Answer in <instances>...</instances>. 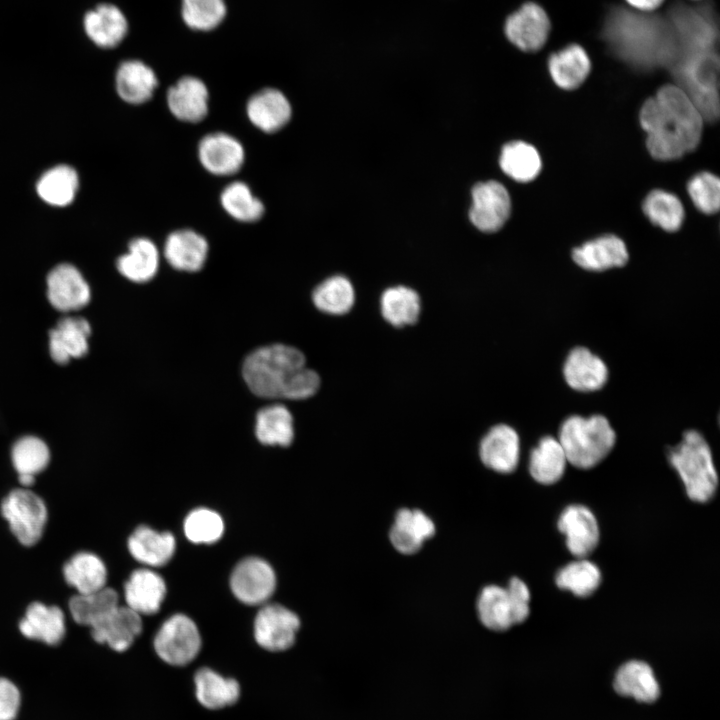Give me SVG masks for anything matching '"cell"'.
<instances>
[{
  "mask_svg": "<svg viewBox=\"0 0 720 720\" xmlns=\"http://www.w3.org/2000/svg\"><path fill=\"white\" fill-rule=\"evenodd\" d=\"M704 118L678 85L662 86L640 110V124L647 133V148L658 160H674L694 150L700 142Z\"/></svg>",
  "mask_w": 720,
  "mask_h": 720,
  "instance_id": "1",
  "label": "cell"
},
{
  "mask_svg": "<svg viewBox=\"0 0 720 720\" xmlns=\"http://www.w3.org/2000/svg\"><path fill=\"white\" fill-rule=\"evenodd\" d=\"M602 37L617 56L639 67L672 65L678 52L668 18L639 14L623 7L609 10Z\"/></svg>",
  "mask_w": 720,
  "mask_h": 720,
  "instance_id": "2",
  "label": "cell"
},
{
  "mask_svg": "<svg viewBox=\"0 0 720 720\" xmlns=\"http://www.w3.org/2000/svg\"><path fill=\"white\" fill-rule=\"evenodd\" d=\"M249 389L263 398L304 400L321 384L319 374L307 367L304 354L293 346L273 344L251 352L242 365Z\"/></svg>",
  "mask_w": 720,
  "mask_h": 720,
  "instance_id": "3",
  "label": "cell"
},
{
  "mask_svg": "<svg viewBox=\"0 0 720 720\" xmlns=\"http://www.w3.org/2000/svg\"><path fill=\"white\" fill-rule=\"evenodd\" d=\"M560 442L568 463L579 469H589L600 463L613 449L616 433L602 415L566 418L559 430Z\"/></svg>",
  "mask_w": 720,
  "mask_h": 720,
  "instance_id": "4",
  "label": "cell"
},
{
  "mask_svg": "<svg viewBox=\"0 0 720 720\" xmlns=\"http://www.w3.org/2000/svg\"><path fill=\"white\" fill-rule=\"evenodd\" d=\"M668 459L691 500L705 503L712 499L718 487V475L711 449L698 431H686L681 442L670 449Z\"/></svg>",
  "mask_w": 720,
  "mask_h": 720,
  "instance_id": "5",
  "label": "cell"
},
{
  "mask_svg": "<svg viewBox=\"0 0 720 720\" xmlns=\"http://www.w3.org/2000/svg\"><path fill=\"white\" fill-rule=\"evenodd\" d=\"M718 56L714 49L679 51L673 70L704 120L718 117Z\"/></svg>",
  "mask_w": 720,
  "mask_h": 720,
  "instance_id": "6",
  "label": "cell"
},
{
  "mask_svg": "<svg viewBox=\"0 0 720 720\" xmlns=\"http://www.w3.org/2000/svg\"><path fill=\"white\" fill-rule=\"evenodd\" d=\"M529 603L528 586L521 579L513 577L507 587L485 586L477 599V613L487 629L501 632L528 618Z\"/></svg>",
  "mask_w": 720,
  "mask_h": 720,
  "instance_id": "7",
  "label": "cell"
},
{
  "mask_svg": "<svg viewBox=\"0 0 720 720\" xmlns=\"http://www.w3.org/2000/svg\"><path fill=\"white\" fill-rule=\"evenodd\" d=\"M1 514L22 545L30 547L41 539L48 512L42 498L33 491L12 490L1 503Z\"/></svg>",
  "mask_w": 720,
  "mask_h": 720,
  "instance_id": "8",
  "label": "cell"
},
{
  "mask_svg": "<svg viewBox=\"0 0 720 720\" xmlns=\"http://www.w3.org/2000/svg\"><path fill=\"white\" fill-rule=\"evenodd\" d=\"M201 636L194 621L184 614H175L163 622L154 636L153 646L166 664L183 667L191 663L201 650Z\"/></svg>",
  "mask_w": 720,
  "mask_h": 720,
  "instance_id": "9",
  "label": "cell"
},
{
  "mask_svg": "<svg viewBox=\"0 0 720 720\" xmlns=\"http://www.w3.org/2000/svg\"><path fill=\"white\" fill-rule=\"evenodd\" d=\"M667 18L676 36L678 51L715 48L718 29L712 7L676 3Z\"/></svg>",
  "mask_w": 720,
  "mask_h": 720,
  "instance_id": "10",
  "label": "cell"
},
{
  "mask_svg": "<svg viewBox=\"0 0 720 720\" xmlns=\"http://www.w3.org/2000/svg\"><path fill=\"white\" fill-rule=\"evenodd\" d=\"M300 628L299 617L280 604H266L254 620V638L257 644L271 652L291 648Z\"/></svg>",
  "mask_w": 720,
  "mask_h": 720,
  "instance_id": "11",
  "label": "cell"
},
{
  "mask_svg": "<svg viewBox=\"0 0 720 720\" xmlns=\"http://www.w3.org/2000/svg\"><path fill=\"white\" fill-rule=\"evenodd\" d=\"M230 587L240 602L246 605H261L273 595L276 576L267 561L258 557H248L233 569Z\"/></svg>",
  "mask_w": 720,
  "mask_h": 720,
  "instance_id": "12",
  "label": "cell"
},
{
  "mask_svg": "<svg viewBox=\"0 0 720 720\" xmlns=\"http://www.w3.org/2000/svg\"><path fill=\"white\" fill-rule=\"evenodd\" d=\"M550 29L547 13L535 2L524 3L504 22V34L508 41L525 52L541 49L548 39Z\"/></svg>",
  "mask_w": 720,
  "mask_h": 720,
  "instance_id": "13",
  "label": "cell"
},
{
  "mask_svg": "<svg viewBox=\"0 0 720 720\" xmlns=\"http://www.w3.org/2000/svg\"><path fill=\"white\" fill-rule=\"evenodd\" d=\"M469 211L472 224L479 230L498 231L510 216L511 199L507 189L497 181L480 182L472 190Z\"/></svg>",
  "mask_w": 720,
  "mask_h": 720,
  "instance_id": "14",
  "label": "cell"
},
{
  "mask_svg": "<svg viewBox=\"0 0 720 720\" xmlns=\"http://www.w3.org/2000/svg\"><path fill=\"white\" fill-rule=\"evenodd\" d=\"M47 298L56 310L67 313L85 307L91 292L80 271L71 264L62 263L47 276Z\"/></svg>",
  "mask_w": 720,
  "mask_h": 720,
  "instance_id": "15",
  "label": "cell"
},
{
  "mask_svg": "<svg viewBox=\"0 0 720 720\" xmlns=\"http://www.w3.org/2000/svg\"><path fill=\"white\" fill-rule=\"evenodd\" d=\"M197 153L202 167L216 176H231L237 173L245 161L242 143L225 132L205 135L198 144Z\"/></svg>",
  "mask_w": 720,
  "mask_h": 720,
  "instance_id": "16",
  "label": "cell"
},
{
  "mask_svg": "<svg viewBox=\"0 0 720 720\" xmlns=\"http://www.w3.org/2000/svg\"><path fill=\"white\" fill-rule=\"evenodd\" d=\"M83 28L94 45L101 49H114L128 37L130 23L125 12L116 4L100 3L86 12Z\"/></svg>",
  "mask_w": 720,
  "mask_h": 720,
  "instance_id": "17",
  "label": "cell"
},
{
  "mask_svg": "<svg viewBox=\"0 0 720 720\" xmlns=\"http://www.w3.org/2000/svg\"><path fill=\"white\" fill-rule=\"evenodd\" d=\"M166 101L175 118L183 122L197 123L208 114L209 90L201 78L184 75L169 87Z\"/></svg>",
  "mask_w": 720,
  "mask_h": 720,
  "instance_id": "18",
  "label": "cell"
},
{
  "mask_svg": "<svg viewBox=\"0 0 720 720\" xmlns=\"http://www.w3.org/2000/svg\"><path fill=\"white\" fill-rule=\"evenodd\" d=\"M479 457L487 468L495 472H513L520 458V438L516 430L503 423L492 426L481 438Z\"/></svg>",
  "mask_w": 720,
  "mask_h": 720,
  "instance_id": "19",
  "label": "cell"
},
{
  "mask_svg": "<svg viewBox=\"0 0 720 720\" xmlns=\"http://www.w3.org/2000/svg\"><path fill=\"white\" fill-rule=\"evenodd\" d=\"M557 526L565 536L570 553L578 558L589 555L598 545L600 531L593 512L583 505H570L559 516Z\"/></svg>",
  "mask_w": 720,
  "mask_h": 720,
  "instance_id": "20",
  "label": "cell"
},
{
  "mask_svg": "<svg viewBox=\"0 0 720 720\" xmlns=\"http://www.w3.org/2000/svg\"><path fill=\"white\" fill-rule=\"evenodd\" d=\"M246 113L256 128L265 133H274L290 121L292 107L280 89L265 87L250 96Z\"/></svg>",
  "mask_w": 720,
  "mask_h": 720,
  "instance_id": "21",
  "label": "cell"
},
{
  "mask_svg": "<svg viewBox=\"0 0 720 720\" xmlns=\"http://www.w3.org/2000/svg\"><path fill=\"white\" fill-rule=\"evenodd\" d=\"M91 334L89 322L78 316H67L58 321L49 331V352L52 360L60 365L72 358H81L88 353V338Z\"/></svg>",
  "mask_w": 720,
  "mask_h": 720,
  "instance_id": "22",
  "label": "cell"
},
{
  "mask_svg": "<svg viewBox=\"0 0 720 720\" xmlns=\"http://www.w3.org/2000/svg\"><path fill=\"white\" fill-rule=\"evenodd\" d=\"M158 84L156 71L141 59H126L117 67L115 88L119 97L129 104L149 101Z\"/></svg>",
  "mask_w": 720,
  "mask_h": 720,
  "instance_id": "23",
  "label": "cell"
},
{
  "mask_svg": "<svg viewBox=\"0 0 720 720\" xmlns=\"http://www.w3.org/2000/svg\"><path fill=\"white\" fill-rule=\"evenodd\" d=\"M141 615L127 606H118L110 615L91 627L92 638L112 650H128L142 632Z\"/></svg>",
  "mask_w": 720,
  "mask_h": 720,
  "instance_id": "24",
  "label": "cell"
},
{
  "mask_svg": "<svg viewBox=\"0 0 720 720\" xmlns=\"http://www.w3.org/2000/svg\"><path fill=\"white\" fill-rule=\"evenodd\" d=\"M209 245L204 236L192 229H179L170 233L164 243L163 254L174 269L197 272L204 266Z\"/></svg>",
  "mask_w": 720,
  "mask_h": 720,
  "instance_id": "25",
  "label": "cell"
},
{
  "mask_svg": "<svg viewBox=\"0 0 720 720\" xmlns=\"http://www.w3.org/2000/svg\"><path fill=\"white\" fill-rule=\"evenodd\" d=\"M563 375L569 387L580 392L601 389L608 380V368L603 360L585 347H576L568 354Z\"/></svg>",
  "mask_w": 720,
  "mask_h": 720,
  "instance_id": "26",
  "label": "cell"
},
{
  "mask_svg": "<svg viewBox=\"0 0 720 720\" xmlns=\"http://www.w3.org/2000/svg\"><path fill=\"white\" fill-rule=\"evenodd\" d=\"M165 595V581L161 575L148 568L133 571L124 586L126 606L139 615L157 613Z\"/></svg>",
  "mask_w": 720,
  "mask_h": 720,
  "instance_id": "27",
  "label": "cell"
},
{
  "mask_svg": "<svg viewBox=\"0 0 720 720\" xmlns=\"http://www.w3.org/2000/svg\"><path fill=\"white\" fill-rule=\"evenodd\" d=\"M435 530L433 520L423 511L403 508L395 516L389 538L398 552L410 555L418 552Z\"/></svg>",
  "mask_w": 720,
  "mask_h": 720,
  "instance_id": "28",
  "label": "cell"
},
{
  "mask_svg": "<svg viewBox=\"0 0 720 720\" xmlns=\"http://www.w3.org/2000/svg\"><path fill=\"white\" fill-rule=\"evenodd\" d=\"M19 630L28 639L56 646L63 641L66 633L64 613L58 606L33 602L19 622Z\"/></svg>",
  "mask_w": 720,
  "mask_h": 720,
  "instance_id": "29",
  "label": "cell"
},
{
  "mask_svg": "<svg viewBox=\"0 0 720 720\" xmlns=\"http://www.w3.org/2000/svg\"><path fill=\"white\" fill-rule=\"evenodd\" d=\"M574 262L588 271H604L624 266L629 258L625 243L615 235L585 242L572 251Z\"/></svg>",
  "mask_w": 720,
  "mask_h": 720,
  "instance_id": "30",
  "label": "cell"
},
{
  "mask_svg": "<svg viewBox=\"0 0 720 720\" xmlns=\"http://www.w3.org/2000/svg\"><path fill=\"white\" fill-rule=\"evenodd\" d=\"M379 310L383 320L395 328L415 325L422 312L420 294L406 285L386 288L379 298Z\"/></svg>",
  "mask_w": 720,
  "mask_h": 720,
  "instance_id": "31",
  "label": "cell"
},
{
  "mask_svg": "<svg viewBox=\"0 0 720 720\" xmlns=\"http://www.w3.org/2000/svg\"><path fill=\"white\" fill-rule=\"evenodd\" d=\"M613 688L619 695L643 703H652L660 695V686L653 669L640 660H630L619 667Z\"/></svg>",
  "mask_w": 720,
  "mask_h": 720,
  "instance_id": "32",
  "label": "cell"
},
{
  "mask_svg": "<svg viewBox=\"0 0 720 720\" xmlns=\"http://www.w3.org/2000/svg\"><path fill=\"white\" fill-rule=\"evenodd\" d=\"M195 697L200 705L209 710H219L234 705L240 698L238 681L225 677L217 671L203 667L193 678Z\"/></svg>",
  "mask_w": 720,
  "mask_h": 720,
  "instance_id": "33",
  "label": "cell"
},
{
  "mask_svg": "<svg viewBox=\"0 0 720 720\" xmlns=\"http://www.w3.org/2000/svg\"><path fill=\"white\" fill-rule=\"evenodd\" d=\"M128 549L138 562L150 567H160L173 557L176 541L170 532H158L143 525L130 535Z\"/></svg>",
  "mask_w": 720,
  "mask_h": 720,
  "instance_id": "34",
  "label": "cell"
},
{
  "mask_svg": "<svg viewBox=\"0 0 720 720\" xmlns=\"http://www.w3.org/2000/svg\"><path fill=\"white\" fill-rule=\"evenodd\" d=\"M548 70L554 83L565 90L579 87L591 70V61L585 49L570 44L548 59Z\"/></svg>",
  "mask_w": 720,
  "mask_h": 720,
  "instance_id": "35",
  "label": "cell"
},
{
  "mask_svg": "<svg viewBox=\"0 0 720 720\" xmlns=\"http://www.w3.org/2000/svg\"><path fill=\"white\" fill-rule=\"evenodd\" d=\"M159 259L160 255L156 244L146 237H138L129 243L127 253L118 258L116 266L119 273L126 279L144 283L156 275Z\"/></svg>",
  "mask_w": 720,
  "mask_h": 720,
  "instance_id": "36",
  "label": "cell"
},
{
  "mask_svg": "<svg viewBox=\"0 0 720 720\" xmlns=\"http://www.w3.org/2000/svg\"><path fill=\"white\" fill-rule=\"evenodd\" d=\"M567 463L565 452L558 439L545 436L530 453L529 472L536 482L551 485L562 478Z\"/></svg>",
  "mask_w": 720,
  "mask_h": 720,
  "instance_id": "37",
  "label": "cell"
},
{
  "mask_svg": "<svg viewBox=\"0 0 720 720\" xmlns=\"http://www.w3.org/2000/svg\"><path fill=\"white\" fill-rule=\"evenodd\" d=\"M66 582L74 587L78 594H88L105 587L107 569L104 562L94 553L79 552L64 565Z\"/></svg>",
  "mask_w": 720,
  "mask_h": 720,
  "instance_id": "38",
  "label": "cell"
},
{
  "mask_svg": "<svg viewBox=\"0 0 720 720\" xmlns=\"http://www.w3.org/2000/svg\"><path fill=\"white\" fill-rule=\"evenodd\" d=\"M356 301L355 288L344 275H333L319 283L312 292L314 306L325 314L343 316L348 314Z\"/></svg>",
  "mask_w": 720,
  "mask_h": 720,
  "instance_id": "39",
  "label": "cell"
},
{
  "mask_svg": "<svg viewBox=\"0 0 720 720\" xmlns=\"http://www.w3.org/2000/svg\"><path fill=\"white\" fill-rule=\"evenodd\" d=\"M255 434L264 445L289 446L294 439L291 412L281 404L263 407L256 415Z\"/></svg>",
  "mask_w": 720,
  "mask_h": 720,
  "instance_id": "40",
  "label": "cell"
},
{
  "mask_svg": "<svg viewBox=\"0 0 720 720\" xmlns=\"http://www.w3.org/2000/svg\"><path fill=\"white\" fill-rule=\"evenodd\" d=\"M228 14L226 0H180L179 15L183 25L194 33L217 30Z\"/></svg>",
  "mask_w": 720,
  "mask_h": 720,
  "instance_id": "41",
  "label": "cell"
},
{
  "mask_svg": "<svg viewBox=\"0 0 720 720\" xmlns=\"http://www.w3.org/2000/svg\"><path fill=\"white\" fill-rule=\"evenodd\" d=\"M119 606L117 592L108 587L88 594H77L69 600V610L74 621L93 627Z\"/></svg>",
  "mask_w": 720,
  "mask_h": 720,
  "instance_id": "42",
  "label": "cell"
},
{
  "mask_svg": "<svg viewBox=\"0 0 720 720\" xmlns=\"http://www.w3.org/2000/svg\"><path fill=\"white\" fill-rule=\"evenodd\" d=\"M78 185L77 172L71 166L63 164L47 170L39 178L36 191L47 204L63 207L73 201Z\"/></svg>",
  "mask_w": 720,
  "mask_h": 720,
  "instance_id": "43",
  "label": "cell"
},
{
  "mask_svg": "<svg viewBox=\"0 0 720 720\" xmlns=\"http://www.w3.org/2000/svg\"><path fill=\"white\" fill-rule=\"evenodd\" d=\"M499 164L505 174L522 183L535 179L542 167L536 148L523 141H513L504 145Z\"/></svg>",
  "mask_w": 720,
  "mask_h": 720,
  "instance_id": "44",
  "label": "cell"
},
{
  "mask_svg": "<svg viewBox=\"0 0 720 720\" xmlns=\"http://www.w3.org/2000/svg\"><path fill=\"white\" fill-rule=\"evenodd\" d=\"M220 203L229 216L244 223L259 220L265 212L262 201L242 181L229 183L220 194Z\"/></svg>",
  "mask_w": 720,
  "mask_h": 720,
  "instance_id": "45",
  "label": "cell"
},
{
  "mask_svg": "<svg viewBox=\"0 0 720 720\" xmlns=\"http://www.w3.org/2000/svg\"><path fill=\"white\" fill-rule=\"evenodd\" d=\"M556 585L578 597L591 595L601 583V572L597 565L579 558L562 567L555 577Z\"/></svg>",
  "mask_w": 720,
  "mask_h": 720,
  "instance_id": "46",
  "label": "cell"
},
{
  "mask_svg": "<svg viewBox=\"0 0 720 720\" xmlns=\"http://www.w3.org/2000/svg\"><path fill=\"white\" fill-rule=\"evenodd\" d=\"M643 211L648 219L665 231H677L684 219L681 201L674 194L653 190L643 202Z\"/></svg>",
  "mask_w": 720,
  "mask_h": 720,
  "instance_id": "47",
  "label": "cell"
},
{
  "mask_svg": "<svg viewBox=\"0 0 720 720\" xmlns=\"http://www.w3.org/2000/svg\"><path fill=\"white\" fill-rule=\"evenodd\" d=\"M11 459L19 476L35 477L48 466L50 451L42 439L28 435L15 442L11 451Z\"/></svg>",
  "mask_w": 720,
  "mask_h": 720,
  "instance_id": "48",
  "label": "cell"
},
{
  "mask_svg": "<svg viewBox=\"0 0 720 720\" xmlns=\"http://www.w3.org/2000/svg\"><path fill=\"white\" fill-rule=\"evenodd\" d=\"M224 522L222 517L208 508L191 511L184 521V533L188 540L196 544H212L223 535Z\"/></svg>",
  "mask_w": 720,
  "mask_h": 720,
  "instance_id": "49",
  "label": "cell"
},
{
  "mask_svg": "<svg viewBox=\"0 0 720 720\" xmlns=\"http://www.w3.org/2000/svg\"><path fill=\"white\" fill-rule=\"evenodd\" d=\"M688 193L696 206L705 214H714L720 206V181L709 172L695 175L688 183Z\"/></svg>",
  "mask_w": 720,
  "mask_h": 720,
  "instance_id": "50",
  "label": "cell"
},
{
  "mask_svg": "<svg viewBox=\"0 0 720 720\" xmlns=\"http://www.w3.org/2000/svg\"><path fill=\"white\" fill-rule=\"evenodd\" d=\"M21 706V692L6 677H0V720H15Z\"/></svg>",
  "mask_w": 720,
  "mask_h": 720,
  "instance_id": "51",
  "label": "cell"
},
{
  "mask_svg": "<svg viewBox=\"0 0 720 720\" xmlns=\"http://www.w3.org/2000/svg\"><path fill=\"white\" fill-rule=\"evenodd\" d=\"M626 2L637 10L649 12L657 9L664 0H626Z\"/></svg>",
  "mask_w": 720,
  "mask_h": 720,
  "instance_id": "52",
  "label": "cell"
}]
</instances>
